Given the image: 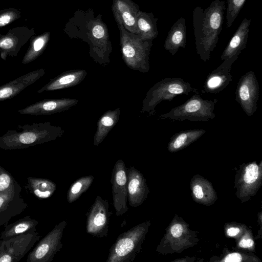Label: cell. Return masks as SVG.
Wrapping results in <instances>:
<instances>
[{
    "label": "cell",
    "mask_w": 262,
    "mask_h": 262,
    "mask_svg": "<svg viewBox=\"0 0 262 262\" xmlns=\"http://www.w3.org/2000/svg\"><path fill=\"white\" fill-rule=\"evenodd\" d=\"M147 188L143 175L132 166L127 169V201L132 207H137L144 201Z\"/></svg>",
    "instance_id": "18"
},
{
    "label": "cell",
    "mask_w": 262,
    "mask_h": 262,
    "mask_svg": "<svg viewBox=\"0 0 262 262\" xmlns=\"http://www.w3.org/2000/svg\"><path fill=\"white\" fill-rule=\"evenodd\" d=\"M258 176V167L256 164L253 163L248 165L245 169L244 181L247 184L254 183Z\"/></svg>",
    "instance_id": "31"
},
{
    "label": "cell",
    "mask_w": 262,
    "mask_h": 262,
    "mask_svg": "<svg viewBox=\"0 0 262 262\" xmlns=\"http://www.w3.org/2000/svg\"><path fill=\"white\" fill-rule=\"evenodd\" d=\"M111 181L116 216H121L128 210L127 206V169L122 160L119 159L115 163L112 172Z\"/></svg>",
    "instance_id": "12"
},
{
    "label": "cell",
    "mask_w": 262,
    "mask_h": 262,
    "mask_svg": "<svg viewBox=\"0 0 262 262\" xmlns=\"http://www.w3.org/2000/svg\"><path fill=\"white\" fill-rule=\"evenodd\" d=\"M147 223L138 224L120 234L111 246L106 262H132L141 249Z\"/></svg>",
    "instance_id": "6"
},
{
    "label": "cell",
    "mask_w": 262,
    "mask_h": 262,
    "mask_svg": "<svg viewBox=\"0 0 262 262\" xmlns=\"http://www.w3.org/2000/svg\"><path fill=\"white\" fill-rule=\"evenodd\" d=\"M226 28L228 29L232 25L238 16L240 11L247 0H226Z\"/></svg>",
    "instance_id": "28"
},
{
    "label": "cell",
    "mask_w": 262,
    "mask_h": 262,
    "mask_svg": "<svg viewBox=\"0 0 262 262\" xmlns=\"http://www.w3.org/2000/svg\"><path fill=\"white\" fill-rule=\"evenodd\" d=\"M237 59L231 58L212 71L206 77L202 91L205 93L217 94L223 90L232 80L230 73L232 65Z\"/></svg>",
    "instance_id": "15"
},
{
    "label": "cell",
    "mask_w": 262,
    "mask_h": 262,
    "mask_svg": "<svg viewBox=\"0 0 262 262\" xmlns=\"http://www.w3.org/2000/svg\"><path fill=\"white\" fill-rule=\"evenodd\" d=\"M251 22V20L247 18L242 20L222 53L221 56L222 60L238 58L241 52L246 48Z\"/></svg>",
    "instance_id": "19"
},
{
    "label": "cell",
    "mask_w": 262,
    "mask_h": 262,
    "mask_svg": "<svg viewBox=\"0 0 262 262\" xmlns=\"http://www.w3.org/2000/svg\"><path fill=\"white\" fill-rule=\"evenodd\" d=\"M86 72L84 70H72L62 72L51 79L49 82L37 91L38 93L66 89L80 84L85 78Z\"/></svg>",
    "instance_id": "20"
},
{
    "label": "cell",
    "mask_w": 262,
    "mask_h": 262,
    "mask_svg": "<svg viewBox=\"0 0 262 262\" xmlns=\"http://www.w3.org/2000/svg\"><path fill=\"white\" fill-rule=\"evenodd\" d=\"M40 238L36 231L6 240L0 239V262L19 261Z\"/></svg>",
    "instance_id": "9"
},
{
    "label": "cell",
    "mask_w": 262,
    "mask_h": 262,
    "mask_svg": "<svg viewBox=\"0 0 262 262\" xmlns=\"http://www.w3.org/2000/svg\"><path fill=\"white\" fill-rule=\"evenodd\" d=\"M206 133L204 129H191L181 131L171 138L169 148L178 150L196 141Z\"/></svg>",
    "instance_id": "26"
},
{
    "label": "cell",
    "mask_w": 262,
    "mask_h": 262,
    "mask_svg": "<svg viewBox=\"0 0 262 262\" xmlns=\"http://www.w3.org/2000/svg\"><path fill=\"white\" fill-rule=\"evenodd\" d=\"M38 221L26 216L15 222L5 226L0 234V239H8L15 236L36 231Z\"/></svg>",
    "instance_id": "24"
},
{
    "label": "cell",
    "mask_w": 262,
    "mask_h": 262,
    "mask_svg": "<svg viewBox=\"0 0 262 262\" xmlns=\"http://www.w3.org/2000/svg\"><path fill=\"white\" fill-rule=\"evenodd\" d=\"M45 74V69H39L2 85L0 86V101L14 97L38 80Z\"/></svg>",
    "instance_id": "17"
},
{
    "label": "cell",
    "mask_w": 262,
    "mask_h": 262,
    "mask_svg": "<svg viewBox=\"0 0 262 262\" xmlns=\"http://www.w3.org/2000/svg\"><path fill=\"white\" fill-rule=\"evenodd\" d=\"M107 200L97 196L86 214V232L94 236L102 238L108 235L112 212Z\"/></svg>",
    "instance_id": "10"
},
{
    "label": "cell",
    "mask_w": 262,
    "mask_h": 262,
    "mask_svg": "<svg viewBox=\"0 0 262 262\" xmlns=\"http://www.w3.org/2000/svg\"><path fill=\"white\" fill-rule=\"evenodd\" d=\"M48 35L38 38L33 44L32 49L24 56L22 63H29L34 60L41 54L48 40Z\"/></svg>",
    "instance_id": "29"
},
{
    "label": "cell",
    "mask_w": 262,
    "mask_h": 262,
    "mask_svg": "<svg viewBox=\"0 0 262 262\" xmlns=\"http://www.w3.org/2000/svg\"><path fill=\"white\" fill-rule=\"evenodd\" d=\"M112 10L116 22H121L127 31L138 34L136 19L140 10L136 3L132 0H113Z\"/></svg>",
    "instance_id": "16"
},
{
    "label": "cell",
    "mask_w": 262,
    "mask_h": 262,
    "mask_svg": "<svg viewBox=\"0 0 262 262\" xmlns=\"http://www.w3.org/2000/svg\"><path fill=\"white\" fill-rule=\"evenodd\" d=\"M25 188L39 199H46L51 197L55 192L57 185L48 179L29 177Z\"/></svg>",
    "instance_id": "25"
},
{
    "label": "cell",
    "mask_w": 262,
    "mask_h": 262,
    "mask_svg": "<svg viewBox=\"0 0 262 262\" xmlns=\"http://www.w3.org/2000/svg\"><path fill=\"white\" fill-rule=\"evenodd\" d=\"M183 232V227L181 225L177 224L173 225L171 228V233L174 237H180Z\"/></svg>",
    "instance_id": "34"
},
{
    "label": "cell",
    "mask_w": 262,
    "mask_h": 262,
    "mask_svg": "<svg viewBox=\"0 0 262 262\" xmlns=\"http://www.w3.org/2000/svg\"><path fill=\"white\" fill-rule=\"evenodd\" d=\"M78 102V100L73 98L44 99L20 109L18 112L21 115H51L69 110Z\"/></svg>",
    "instance_id": "14"
},
{
    "label": "cell",
    "mask_w": 262,
    "mask_h": 262,
    "mask_svg": "<svg viewBox=\"0 0 262 262\" xmlns=\"http://www.w3.org/2000/svg\"><path fill=\"white\" fill-rule=\"evenodd\" d=\"M193 194L198 199H201L203 197L204 194L202 191V187L199 185H196L193 187Z\"/></svg>",
    "instance_id": "35"
},
{
    "label": "cell",
    "mask_w": 262,
    "mask_h": 262,
    "mask_svg": "<svg viewBox=\"0 0 262 262\" xmlns=\"http://www.w3.org/2000/svg\"><path fill=\"white\" fill-rule=\"evenodd\" d=\"M254 244V242L251 239H243L239 243V245L242 248H249L252 247Z\"/></svg>",
    "instance_id": "36"
},
{
    "label": "cell",
    "mask_w": 262,
    "mask_h": 262,
    "mask_svg": "<svg viewBox=\"0 0 262 262\" xmlns=\"http://www.w3.org/2000/svg\"><path fill=\"white\" fill-rule=\"evenodd\" d=\"M116 23L120 31V46L124 62L132 70L148 72L152 40H143L138 35L127 31L121 22Z\"/></svg>",
    "instance_id": "4"
},
{
    "label": "cell",
    "mask_w": 262,
    "mask_h": 262,
    "mask_svg": "<svg viewBox=\"0 0 262 262\" xmlns=\"http://www.w3.org/2000/svg\"><path fill=\"white\" fill-rule=\"evenodd\" d=\"M239 232V229L238 228L231 227L228 229L227 234L230 236H234L237 235Z\"/></svg>",
    "instance_id": "38"
},
{
    "label": "cell",
    "mask_w": 262,
    "mask_h": 262,
    "mask_svg": "<svg viewBox=\"0 0 262 262\" xmlns=\"http://www.w3.org/2000/svg\"><path fill=\"white\" fill-rule=\"evenodd\" d=\"M67 222L62 221L56 225L29 253L27 262H51L62 247L61 238Z\"/></svg>",
    "instance_id": "8"
},
{
    "label": "cell",
    "mask_w": 262,
    "mask_h": 262,
    "mask_svg": "<svg viewBox=\"0 0 262 262\" xmlns=\"http://www.w3.org/2000/svg\"><path fill=\"white\" fill-rule=\"evenodd\" d=\"M21 192V187L18 183L11 189L0 193V227L28 207Z\"/></svg>",
    "instance_id": "13"
},
{
    "label": "cell",
    "mask_w": 262,
    "mask_h": 262,
    "mask_svg": "<svg viewBox=\"0 0 262 262\" xmlns=\"http://www.w3.org/2000/svg\"><path fill=\"white\" fill-rule=\"evenodd\" d=\"M186 43L185 19L181 17L172 25L168 32L164 44V49L172 56L180 48H185Z\"/></svg>",
    "instance_id": "21"
},
{
    "label": "cell",
    "mask_w": 262,
    "mask_h": 262,
    "mask_svg": "<svg viewBox=\"0 0 262 262\" xmlns=\"http://www.w3.org/2000/svg\"><path fill=\"white\" fill-rule=\"evenodd\" d=\"M121 110L117 108L114 110H109L104 113L97 122L96 132L94 137L93 144L98 146L105 139L109 132L118 122Z\"/></svg>",
    "instance_id": "23"
},
{
    "label": "cell",
    "mask_w": 262,
    "mask_h": 262,
    "mask_svg": "<svg viewBox=\"0 0 262 262\" xmlns=\"http://www.w3.org/2000/svg\"><path fill=\"white\" fill-rule=\"evenodd\" d=\"M242 257L240 254L238 253H232L228 254L223 260V261H241Z\"/></svg>",
    "instance_id": "33"
},
{
    "label": "cell",
    "mask_w": 262,
    "mask_h": 262,
    "mask_svg": "<svg viewBox=\"0 0 262 262\" xmlns=\"http://www.w3.org/2000/svg\"><path fill=\"white\" fill-rule=\"evenodd\" d=\"M259 84L254 72L250 71L239 79L235 91V100L249 117L257 108Z\"/></svg>",
    "instance_id": "11"
},
{
    "label": "cell",
    "mask_w": 262,
    "mask_h": 262,
    "mask_svg": "<svg viewBox=\"0 0 262 262\" xmlns=\"http://www.w3.org/2000/svg\"><path fill=\"white\" fill-rule=\"evenodd\" d=\"M14 47V41L11 38H6L0 41V48L4 51H4L10 52L12 51V48Z\"/></svg>",
    "instance_id": "32"
},
{
    "label": "cell",
    "mask_w": 262,
    "mask_h": 262,
    "mask_svg": "<svg viewBox=\"0 0 262 262\" xmlns=\"http://www.w3.org/2000/svg\"><path fill=\"white\" fill-rule=\"evenodd\" d=\"M93 176L82 177L76 180L70 186L67 193L69 203L76 201L90 187L94 181Z\"/></svg>",
    "instance_id": "27"
},
{
    "label": "cell",
    "mask_w": 262,
    "mask_h": 262,
    "mask_svg": "<svg viewBox=\"0 0 262 262\" xmlns=\"http://www.w3.org/2000/svg\"><path fill=\"white\" fill-rule=\"evenodd\" d=\"M158 18L151 12L140 11L136 19L138 34L143 40H153L159 32L157 28Z\"/></svg>",
    "instance_id": "22"
},
{
    "label": "cell",
    "mask_w": 262,
    "mask_h": 262,
    "mask_svg": "<svg viewBox=\"0 0 262 262\" xmlns=\"http://www.w3.org/2000/svg\"><path fill=\"white\" fill-rule=\"evenodd\" d=\"M11 20L9 15L5 14L0 17V26H3L8 24Z\"/></svg>",
    "instance_id": "37"
},
{
    "label": "cell",
    "mask_w": 262,
    "mask_h": 262,
    "mask_svg": "<svg viewBox=\"0 0 262 262\" xmlns=\"http://www.w3.org/2000/svg\"><path fill=\"white\" fill-rule=\"evenodd\" d=\"M63 31L70 38H78L86 42L90 48L89 54L95 62L103 66L110 63L113 47L102 14L95 16L92 9H78L66 24Z\"/></svg>",
    "instance_id": "1"
},
{
    "label": "cell",
    "mask_w": 262,
    "mask_h": 262,
    "mask_svg": "<svg viewBox=\"0 0 262 262\" xmlns=\"http://www.w3.org/2000/svg\"><path fill=\"white\" fill-rule=\"evenodd\" d=\"M64 130L50 122L18 125L0 137V148L14 150L26 148L54 141L61 137Z\"/></svg>",
    "instance_id": "3"
},
{
    "label": "cell",
    "mask_w": 262,
    "mask_h": 262,
    "mask_svg": "<svg viewBox=\"0 0 262 262\" xmlns=\"http://www.w3.org/2000/svg\"><path fill=\"white\" fill-rule=\"evenodd\" d=\"M18 183L9 171L0 166V193L11 189Z\"/></svg>",
    "instance_id": "30"
},
{
    "label": "cell",
    "mask_w": 262,
    "mask_h": 262,
    "mask_svg": "<svg viewBox=\"0 0 262 262\" xmlns=\"http://www.w3.org/2000/svg\"><path fill=\"white\" fill-rule=\"evenodd\" d=\"M225 2L214 0L206 9L196 7L193 11V27L196 52L201 59L207 61L216 47L222 30Z\"/></svg>",
    "instance_id": "2"
},
{
    "label": "cell",
    "mask_w": 262,
    "mask_h": 262,
    "mask_svg": "<svg viewBox=\"0 0 262 262\" xmlns=\"http://www.w3.org/2000/svg\"><path fill=\"white\" fill-rule=\"evenodd\" d=\"M194 93L198 94L197 89L180 78H164L151 87L143 99L141 112H147L149 115L155 114V107L161 101H171L179 95H188Z\"/></svg>",
    "instance_id": "5"
},
{
    "label": "cell",
    "mask_w": 262,
    "mask_h": 262,
    "mask_svg": "<svg viewBox=\"0 0 262 262\" xmlns=\"http://www.w3.org/2000/svg\"><path fill=\"white\" fill-rule=\"evenodd\" d=\"M217 100L204 99L195 94L184 103L159 116L161 119L174 121H207L215 118L214 106Z\"/></svg>",
    "instance_id": "7"
}]
</instances>
